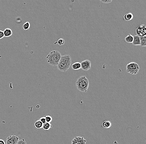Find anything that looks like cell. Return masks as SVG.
<instances>
[{
  "instance_id": "cell-1",
  "label": "cell",
  "mask_w": 146,
  "mask_h": 144,
  "mask_svg": "<svg viewBox=\"0 0 146 144\" xmlns=\"http://www.w3.org/2000/svg\"><path fill=\"white\" fill-rule=\"evenodd\" d=\"M72 63V58L69 54L62 56L57 67L62 72H66L69 69Z\"/></svg>"
},
{
  "instance_id": "cell-2",
  "label": "cell",
  "mask_w": 146,
  "mask_h": 144,
  "mask_svg": "<svg viewBox=\"0 0 146 144\" xmlns=\"http://www.w3.org/2000/svg\"><path fill=\"white\" fill-rule=\"evenodd\" d=\"M62 55L57 50H53L49 53L46 56L48 63L53 66H57L61 58Z\"/></svg>"
},
{
  "instance_id": "cell-3",
  "label": "cell",
  "mask_w": 146,
  "mask_h": 144,
  "mask_svg": "<svg viewBox=\"0 0 146 144\" xmlns=\"http://www.w3.org/2000/svg\"><path fill=\"white\" fill-rule=\"evenodd\" d=\"M76 85L79 91L83 93H86L89 87V80L86 76H80L77 80Z\"/></svg>"
},
{
  "instance_id": "cell-4",
  "label": "cell",
  "mask_w": 146,
  "mask_h": 144,
  "mask_svg": "<svg viewBox=\"0 0 146 144\" xmlns=\"http://www.w3.org/2000/svg\"><path fill=\"white\" fill-rule=\"evenodd\" d=\"M126 72L130 74H137L139 73L140 67L139 65L136 62H130L127 64L126 66Z\"/></svg>"
},
{
  "instance_id": "cell-5",
  "label": "cell",
  "mask_w": 146,
  "mask_h": 144,
  "mask_svg": "<svg viewBox=\"0 0 146 144\" xmlns=\"http://www.w3.org/2000/svg\"><path fill=\"white\" fill-rule=\"evenodd\" d=\"M136 35L140 37L146 36V26L144 24H141L136 29Z\"/></svg>"
},
{
  "instance_id": "cell-6",
  "label": "cell",
  "mask_w": 146,
  "mask_h": 144,
  "mask_svg": "<svg viewBox=\"0 0 146 144\" xmlns=\"http://www.w3.org/2000/svg\"><path fill=\"white\" fill-rule=\"evenodd\" d=\"M81 68L85 71H87L91 68V62L90 60H86L80 63Z\"/></svg>"
},
{
  "instance_id": "cell-7",
  "label": "cell",
  "mask_w": 146,
  "mask_h": 144,
  "mask_svg": "<svg viewBox=\"0 0 146 144\" xmlns=\"http://www.w3.org/2000/svg\"><path fill=\"white\" fill-rule=\"evenodd\" d=\"M87 140L81 136H76L72 140V144H86Z\"/></svg>"
},
{
  "instance_id": "cell-8",
  "label": "cell",
  "mask_w": 146,
  "mask_h": 144,
  "mask_svg": "<svg viewBox=\"0 0 146 144\" xmlns=\"http://www.w3.org/2000/svg\"><path fill=\"white\" fill-rule=\"evenodd\" d=\"M19 140V138L17 136H9L6 139V144H16Z\"/></svg>"
},
{
  "instance_id": "cell-9",
  "label": "cell",
  "mask_w": 146,
  "mask_h": 144,
  "mask_svg": "<svg viewBox=\"0 0 146 144\" xmlns=\"http://www.w3.org/2000/svg\"><path fill=\"white\" fill-rule=\"evenodd\" d=\"M132 43L133 45L135 46L140 45V37L137 35L133 36V40Z\"/></svg>"
},
{
  "instance_id": "cell-10",
  "label": "cell",
  "mask_w": 146,
  "mask_h": 144,
  "mask_svg": "<svg viewBox=\"0 0 146 144\" xmlns=\"http://www.w3.org/2000/svg\"><path fill=\"white\" fill-rule=\"evenodd\" d=\"M102 125L104 128L109 129L112 126V122L108 120H105L102 122Z\"/></svg>"
},
{
  "instance_id": "cell-11",
  "label": "cell",
  "mask_w": 146,
  "mask_h": 144,
  "mask_svg": "<svg viewBox=\"0 0 146 144\" xmlns=\"http://www.w3.org/2000/svg\"><path fill=\"white\" fill-rule=\"evenodd\" d=\"M134 18V16L132 14L131 12H128L127 14H126L124 16V20L127 21H130L132 20Z\"/></svg>"
},
{
  "instance_id": "cell-12",
  "label": "cell",
  "mask_w": 146,
  "mask_h": 144,
  "mask_svg": "<svg viewBox=\"0 0 146 144\" xmlns=\"http://www.w3.org/2000/svg\"><path fill=\"white\" fill-rule=\"evenodd\" d=\"M4 37L6 38L9 37L12 34V30L10 28H7L4 30Z\"/></svg>"
},
{
  "instance_id": "cell-13",
  "label": "cell",
  "mask_w": 146,
  "mask_h": 144,
  "mask_svg": "<svg viewBox=\"0 0 146 144\" xmlns=\"http://www.w3.org/2000/svg\"><path fill=\"white\" fill-rule=\"evenodd\" d=\"M72 67L73 70H78L81 68V64L79 62H75L72 64Z\"/></svg>"
},
{
  "instance_id": "cell-14",
  "label": "cell",
  "mask_w": 146,
  "mask_h": 144,
  "mask_svg": "<svg viewBox=\"0 0 146 144\" xmlns=\"http://www.w3.org/2000/svg\"><path fill=\"white\" fill-rule=\"evenodd\" d=\"M124 40L128 43H132L133 40V36L130 34H129L125 38Z\"/></svg>"
},
{
  "instance_id": "cell-15",
  "label": "cell",
  "mask_w": 146,
  "mask_h": 144,
  "mask_svg": "<svg viewBox=\"0 0 146 144\" xmlns=\"http://www.w3.org/2000/svg\"><path fill=\"white\" fill-rule=\"evenodd\" d=\"M52 127V125L50 123L46 122L45 124H43L42 128L44 130H48L51 128Z\"/></svg>"
},
{
  "instance_id": "cell-16",
  "label": "cell",
  "mask_w": 146,
  "mask_h": 144,
  "mask_svg": "<svg viewBox=\"0 0 146 144\" xmlns=\"http://www.w3.org/2000/svg\"><path fill=\"white\" fill-rule=\"evenodd\" d=\"M34 126L37 129H41L42 128L43 124L40 120H38L34 122Z\"/></svg>"
},
{
  "instance_id": "cell-17",
  "label": "cell",
  "mask_w": 146,
  "mask_h": 144,
  "mask_svg": "<svg viewBox=\"0 0 146 144\" xmlns=\"http://www.w3.org/2000/svg\"><path fill=\"white\" fill-rule=\"evenodd\" d=\"M140 46H146V37H140Z\"/></svg>"
},
{
  "instance_id": "cell-18",
  "label": "cell",
  "mask_w": 146,
  "mask_h": 144,
  "mask_svg": "<svg viewBox=\"0 0 146 144\" xmlns=\"http://www.w3.org/2000/svg\"><path fill=\"white\" fill-rule=\"evenodd\" d=\"M65 41L64 40L62 39V38H60L58 40L57 42H55V44H57L60 46H63L65 44Z\"/></svg>"
},
{
  "instance_id": "cell-19",
  "label": "cell",
  "mask_w": 146,
  "mask_h": 144,
  "mask_svg": "<svg viewBox=\"0 0 146 144\" xmlns=\"http://www.w3.org/2000/svg\"><path fill=\"white\" fill-rule=\"evenodd\" d=\"M30 26V24L29 22H26L25 23H24V24L22 26V28L24 30H27L29 29Z\"/></svg>"
},
{
  "instance_id": "cell-20",
  "label": "cell",
  "mask_w": 146,
  "mask_h": 144,
  "mask_svg": "<svg viewBox=\"0 0 146 144\" xmlns=\"http://www.w3.org/2000/svg\"><path fill=\"white\" fill-rule=\"evenodd\" d=\"M44 117L45 118L46 122L50 123V122H51L52 121V118L51 116H50L47 115V116H44Z\"/></svg>"
},
{
  "instance_id": "cell-21",
  "label": "cell",
  "mask_w": 146,
  "mask_h": 144,
  "mask_svg": "<svg viewBox=\"0 0 146 144\" xmlns=\"http://www.w3.org/2000/svg\"><path fill=\"white\" fill-rule=\"evenodd\" d=\"M16 144H27V143H26L24 139H22L21 140H19L17 143Z\"/></svg>"
},
{
  "instance_id": "cell-22",
  "label": "cell",
  "mask_w": 146,
  "mask_h": 144,
  "mask_svg": "<svg viewBox=\"0 0 146 144\" xmlns=\"http://www.w3.org/2000/svg\"><path fill=\"white\" fill-rule=\"evenodd\" d=\"M39 120H40L41 122L43 124H45L46 122V120H45V118L44 117H42L40 118L39 119Z\"/></svg>"
},
{
  "instance_id": "cell-23",
  "label": "cell",
  "mask_w": 146,
  "mask_h": 144,
  "mask_svg": "<svg viewBox=\"0 0 146 144\" xmlns=\"http://www.w3.org/2000/svg\"><path fill=\"white\" fill-rule=\"evenodd\" d=\"M4 31L0 30V40L4 38Z\"/></svg>"
},
{
  "instance_id": "cell-24",
  "label": "cell",
  "mask_w": 146,
  "mask_h": 144,
  "mask_svg": "<svg viewBox=\"0 0 146 144\" xmlns=\"http://www.w3.org/2000/svg\"><path fill=\"white\" fill-rule=\"evenodd\" d=\"M100 1L102 2H104L105 4H109L110 2H112V0H100Z\"/></svg>"
},
{
  "instance_id": "cell-25",
  "label": "cell",
  "mask_w": 146,
  "mask_h": 144,
  "mask_svg": "<svg viewBox=\"0 0 146 144\" xmlns=\"http://www.w3.org/2000/svg\"><path fill=\"white\" fill-rule=\"evenodd\" d=\"M0 144H6L5 141L2 140L0 139Z\"/></svg>"
}]
</instances>
